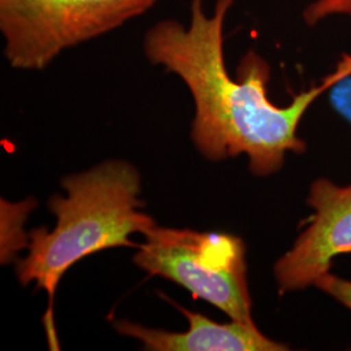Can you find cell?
I'll return each mask as SVG.
<instances>
[{
    "instance_id": "obj_1",
    "label": "cell",
    "mask_w": 351,
    "mask_h": 351,
    "mask_svg": "<svg viewBox=\"0 0 351 351\" xmlns=\"http://www.w3.org/2000/svg\"><path fill=\"white\" fill-rule=\"evenodd\" d=\"M234 0H217L211 16L204 0H190L188 26L163 20L147 30L143 49L149 62L163 65L188 86L195 116L191 139L207 159L219 162L245 154L254 175L281 169L288 152L302 154L306 143L298 136L303 116L316 99L339 80L351 75V53H343L317 84L280 107L268 98L271 68L249 51L234 80L224 59V24Z\"/></svg>"
},
{
    "instance_id": "obj_2",
    "label": "cell",
    "mask_w": 351,
    "mask_h": 351,
    "mask_svg": "<svg viewBox=\"0 0 351 351\" xmlns=\"http://www.w3.org/2000/svg\"><path fill=\"white\" fill-rule=\"evenodd\" d=\"M66 197L51 198L56 224L30 233L29 254L17 264L20 282H36L50 297L64 274L78 261L98 251L133 246L130 234L156 226L139 208L141 176L124 160H107L85 172L65 177Z\"/></svg>"
},
{
    "instance_id": "obj_3",
    "label": "cell",
    "mask_w": 351,
    "mask_h": 351,
    "mask_svg": "<svg viewBox=\"0 0 351 351\" xmlns=\"http://www.w3.org/2000/svg\"><path fill=\"white\" fill-rule=\"evenodd\" d=\"M143 236L145 242L133 258L141 269L188 289L233 322L255 324L242 239L226 233L156 226Z\"/></svg>"
},
{
    "instance_id": "obj_4",
    "label": "cell",
    "mask_w": 351,
    "mask_h": 351,
    "mask_svg": "<svg viewBox=\"0 0 351 351\" xmlns=\"http://www.w3.org/2000/svg\"><path fill=\"white\" fill-rule=\"evenodd\" d=\"M159 0H0L4 55L16 69L42 71L64 50L110 33Z\"/></svg>"
},
{
    "instance_id": "obj_5",
    "label": "cell",
    "mask_w": 351,
    "mask_h": 351,
    "mask_svg": "<svg viewBox=\"0 0 351 351\" xmlns=\"http://www.w3.org/2000/svg\"><path fill=\"white\" fill-rule=\"evenodd\" d=\"M306 202L314 213L275 264L280 293L315 287L319 277L330 272L336 256L351 254V184L339 186L328 178H316Z\"/></svg>"
},
{
    "instance_id": "obj_6",
    "label": "cell",
    "mask_w": 351,
    "mask_h": 351,
    "mask_svg": "<svg viewBox=\"0 0 351 351\" xmlns=\"http://www.w3.org/2000/svg\"><path fill=\"white\" fill-rule=\"evenodd\" d=\"M189 320L186 332H167L119 320L114 328L123 336L138 339L151 351H284L289 348L268 339L255 324L216 323L180 307Z\"/></svg>"
},
{
    "instance_id": "obj_7",
    "label": "cell",
    "mask_w": 351,
    "mask_h": 351,
    "mask_svg": "<svg viewBox=\"0 0 351 351\" xmlns=\"http://www.w3.org/2000/svg\"><path fill=\"white\" fill-rule=\"evenodd\" d=\"M336 16L351 17V0H314L303 11V20L308 26Z\"/></svg>"
},
{
    "instance_id": "obj_8",
    "label": "cell",
    "mask_w": 351,
    "mask_h": 351,
    "mask_svg": "<svg viewBox=\"0 0 351 351\" xmlns=\"http://www.w3.org/2000/svg\"><path fill=\"white\" fill-rule=\"evenodd\" d=\"M315 287L351 311V280H345L328 272L317 278Z\"/></svg>"
},
{
    "instance_id": "obj_9",
    "label": "cell",
    "mask_w": 351,
    "mask_h": 351,
    "mask_svg": "<svg viewBox=\"0 0 351 351\" xmlns=\"http://www.w3.org/2000/svg\"><path fill=\"white\" fill-rule=\"evenodd\" d=\"M333 110L351 124V75L339 80L328 90Z\"/></svg>"
}]
</instances>
